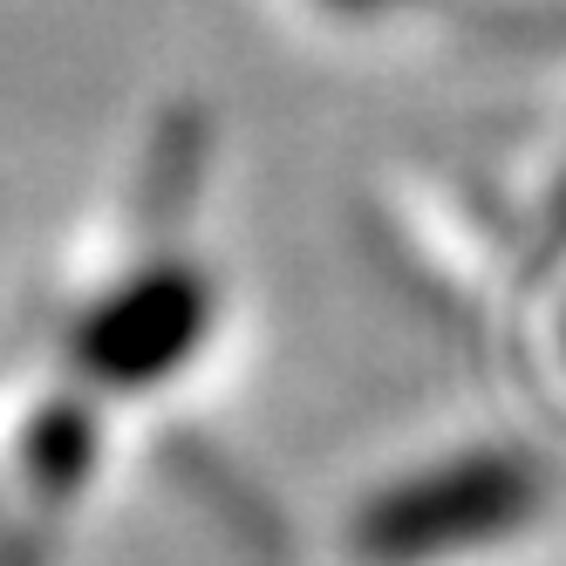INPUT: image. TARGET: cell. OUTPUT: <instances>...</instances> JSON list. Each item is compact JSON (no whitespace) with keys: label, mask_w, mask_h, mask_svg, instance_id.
<instances>
[{"label":"cell","mask_w":566,"mask_h":566,"mask_svg":"<svg viewBox=\"0 0 566 566\" xmlns=\"http://www.w3.org/2000/svg\"><path fill=\"white\" fill-rule=\"evenodd\" d=\"M546 478L525 451H464L423 464L402 484L376 492L355 518V553L369 566H430L484 539H512L539 518Z\"/></svg>","instance_id":"6da1fadb"},{"label":"cell","mask_w":566,"mask_h":566,"mask_svg":"<svg viewBox=\"0 0 566 566\" xmlns=\"http://www.w3.org/2000/svg\"><path fill=\"white\" fill-rule=\"evenodd\" d=\"M212 328V287L191 266H150L124 280L75 335V361L96 382H157L206 342Z\"/></svg>","instance_id":"7a4b0ae2"}]
</instances>
